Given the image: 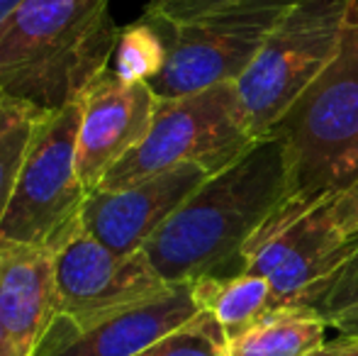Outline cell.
Returning a JSON list of instances; mask_svg holds the SVG:
<instances>
[{
    "label": "cell",
    "instance_id": "1",
    "mask_svg": "<svg viewBox=\"0 0 358 356\" xmlns=\"http://www.w3.org/2000/svg\"><path fill=\"white\" fill-rule=\"evenodd\" d=\"M287 193L285 147L275 134H266L205 180L142 252L169 285L239 276L249 244L283 208Z\"/></svg>",
    "mask_w": 358,
    "mask_h": 356
},
{
    "label": "cell",
    "instance_id": "2",
    "mask_svg": "<svg viewBox=\"0 0 358 356\" xmlns=\"http://www.w3.org/2000/svg\"><path fill=\"white\" fill-rule=\"evenodd\" d=\"M117 39L110 0H24L0 24V98L39 115L80 103Z\"/></svg>",
    "mask_w": 358,
    "mask_h": 356
},
{
    "label": "cell",
    "instance_id": "3",
    "mask_svg": "<svg viewBox=\"0 0 358 356\" xmlns=\"http://www.w3.org/2000/svg\"><path fill=\"white\" fill-rule=\"evenodd\" d=\"M268 134L283 142L290 173L285 205L254 237L246 254L264 239L290 227L358 183V8L336 59L290 105Z\"/></svg>",
    "mask_w": 358,
    "mask_h": 356
},
{
    "label": "cell",
    "instance_id": "4",
    "mask_svg": "<svg viewBox=\"0 0 358 356\" xmlns=\"http://www.w3.org/2000/svg\"><path fill=\"white\" fill-rule=\"evenodd\" d=\"M254 142L236 83H220L183 98H159L146 137L95 190L127 188L180 164H200L217 173Z\"/></svg>",
    "mask_w": 358,
    "mask_h": 356
},
{
    "label": "cell",
    "instance_id": "5",
    "mask_svg": "<svg viewBox=\"0 0 358 356\" xmlns=\"http://www.w3.org/2000/svg\"><path fill=\"white\" fill-rule=\"evenodd\" d=\"M356 0H297L236 81L246 122L266 137L341 52Z\"/></svg>",
    "mask_w": 358,
    "mask_h": 356
},
{
    "label": "cell",
    "instance_id": "6",
    "mask_svg": "<svg viewBox=\"0 0 358 356\" xmlns=\"http://www.w3.org/2000/svg\"><path fill=\"white\" fill-rule=\"evenodd\" d=\"M78 127L80 103L37 122L0 220V244L57 254L83 229L80 215L88 190L76 166Z\"/></svg>",
    "mask_w": 358,
    "mask_h": 356
},
{
    "label": "cell",
    "instance_id": "7",
    "mask_svg": "<svg viewBox=\"0 0 358 356\" xmlns=\"http://www.w3.org/2000/svg\"><path fill=\"white\" fill-rule=\"evenodd\" d=\"M297 0H236L185 22L142 17L166 44V64L149 81L156 98H183L220 83H236Z\"/></svg>",
    "mask_w": 358,
    "mask_h": 356
},
{
    "label": "cell",
    "instance_id": "8",
    "mask_svg": "<svg viewBox=\"0 0 358 356\" xmlns=\"http://www.w3.org/2000/svg\"><path fill=\"white\" fill-rule=\"evenodd\" d=\"M200 313L195 283H173L88 318L57 315L32 356H137Z\"/></svg>",
    "mask_w": 358,
    "mask_h": 356
},
{
    "label": "cell",
    "instance_id": "9",
    "mask_svg": "<svg viewBox=\"0 0 358 356\" xmlns=\"http://www.w3.org/2000/svg\"><path fill=\"white\" fill-rule=\"evenodd\" d=\"M57 315L88 318L164 290L144 252L117 254L80 229L54 254ZM54 315V318H57Z\"/></svg>",
    "mask_w": 358,
    "mask_h": 356
},
{
    "label": "cell",
    "instance_id": "10",
    "mask_svg": "<svg viewBox=\"0 0 358 356\" xmlns=\"http://www.w3.org/2000/svg\"><path fill=\"white\" fill-rule=\"evenodd\" d=\"M200 164H180L117 190H90L80 215L83 232L117 254H137L159 227L205 183Z\"/></svg>",
    "mask_w": 358,
    "mask_h": 356
},
{
    "label": "cell",
    "instance_id": "11",
    "mask_svg": "<svg viewBox=\"0 0 358 356\" xmlns=\"http://www.w3.org/2000/svg\"><path fill=\"white\" fill-rule=\"evenodd\" d=\"M156 103L149 83H124L113 69L80 98L76 166L88 193L146 137Z\"/></svg>",
    "mask_w": 358,
    "mask_h": 356
},
{
    "label": "cell",
    "instance_id": "12",
    "mask_svg": "<svg viewBox=\"0 0 358 356\" xmlns=\"http://www.w3.org/2000/svg\"><path fill=\"white\" fill-rule=\"evenodd\" d=\"M356 249L358 239L344 237L322 205L256 244L246 254V271L268 280L273 308H290L320 280L344 266Z\"/></svg>",
    "mask_w": 358,
    "mask_h": 356
},
{
    "label": "cell",
    "instance_id": "13",
    "mask_svg": "<svg viewBox=\"0 0 358 356\" xmlns=\"http://www.w3.org/2000/svg\"><path fill=\"white\" fill-rule=\"evenodd\" d=\"M54 315V254L0 244V325L15 354L32 356Z\"/></svg>",
    "mask_w": 358,
    "mask_h": 356
},
{
    "label": "cell",
    "instance_id": "14",
    "mask_svg": "<svg viewBox=\"0 0 358 356\" xmlns=\"http://www.w3.org/2000/svg\"><path fill=\"white\" fill-rule=\"evenodd\" d=\"M327 327L307 308H273L229 344V356H312L327 344Z\"/></svg>",
    "mask_w": 358,
    "mask_h": 356
},
{
    "label": "cell",
    "instance_id": "15",
    "mask_svg": "<svg viewBox=\"0 0 358 356\" xmlns=\"http://www.w3.org/2000/svg\"><path fill=\"white\" fill-rule=\"evenodd\" d=\"M195 295L200 300V308L217 320L227 344L249 332L273 308L268 280L249 271L231 278L195 280Z\"/></svg>",
    "mask_w": 358,
    "mask_h": 356
},
{
    "label": "cell",
    "instance_id": "16",
    "mask_svg": "<svg viewBox=\"0 0 358 356\" xmlns=\"http://www.w3.org/2000/svg\"><path fill=\"white\" fill-rule=\"evenodd\" d=\"M166 64V44L151 22L139 17L137 22L120 27V39L113 57V73L124 83H149L161 73Z\"/></svg>",
    "mask_w": 358,
    "mask_h": 356
},
{
    "label": "cell",
    "instance_id": "17",
    "mask_svg": "<svg viewBox=\"0 0 358 356\" xmlns=\"http://www.w3.org/2000/svg\"><path fill=\"white\" fill-rule=\"evenodd\" d=\"M44 115L0 98V220L13 198L34 127Z\"/></svg>",
    "mask_w": 358,
    "mask_h": 356
},
{
    "label": "cell",
    "instance_id": "18",
    "mask_svg": "<svg viewBox=\"0 0 358 356\" xmlns=\"http://www.w3.org/2000/svg\"><path fill=\"white\" fill-rule=\"evenodd\" d=\"M137 356H229V344L217 320L203 310L195 320Z\"/></svg>",
    "mask_w": 358,
    "mask_h": 356
},
{
    "label": "cell",
    "instance_id": "19",
    "mask_svg": "<svg viewBox=\"0 0 358 356\" xmlns=\"http://www.w3.org/2000/svg\"><path fill=\"white\" fill-rule=\"evenodd\" d=\"M356 303H358V249L344 266H339L331 276L320 280L315 288L307 290L295 303V308H307L329 322L334 315L344 313L346 308H351Z\"/></svg>",
    "mask_w": 358,
    "mask_h": 356
},
{
    "label": "cell",
    "instance_id": "20",
    "mask_svg": "<svg viewBox=\"0 0 358 356\" xmlns=\"http://www.w3.org/2000/svg\"><path fill=\"white\" fill-rule=\"evenodd\" d=\"M231 3H236V0H151L144 13L173 20V22H185V20H195L215 13V10H222Z\"/></svg>",
    "mask_w": 358,
    "mask_h": 356
},
{
    "label": "cell",
    "instance_id": "21",
    "mask_svg": "<svg viewBox=\"0 0 358 356\" xmlns=\"http://www.w3.org/2000/svg\"><path fill=\"white\" fill-rule=\"evenodd\" d=\"M329 213L331 222L336 225L344 237L358 239V183L351 190H346L341 198H336L334 203L324 205Z\"/></svg>",
    "mask_w": 358,
    "mask_h": 356
},
{
    "label": "cell",
    "instance_id": "22",
    "mask_svg": "<svg viewBox=\"0 0 358 356\" xmlns=\"http://www.w3.org/2000/svg\"><path fill=\"white\" fill-rule=\"evenodd\" d=\"M327 325H329V327H334L336 332H339V337L358 339V303L351 305V308H346L344 313L334 315V318H331Z\"/></svg>",
    "mask_w": 358,
    "mask_h": 356
},
{
    "label": "cell",
    "instance_id": "23",
    "mask_svg": "<svg viewBox=\"0 0 358 356\" xmlns=\"http://www.w3.org/2000/svg\"><path fill=\"white\" fill-rule=\"evenodd\" d=\"M312 356H358V339L339 337L334 344H324L320 352H315Z\"/></svg>",
    "mask_w": 358,
    "mask_h": 356
},
{
    "label": "cell",
    "instance_id": "24",
    "mask_svg": "<svg viewBox=\"0 0 358 356\" xmlns=\"http://www.w3.org/2000/svg\"><path fill=\"white\" fill-rule=\"evenodd\" d=\"M22 3H24V0H0V24H3L5 20H8Z\"/></svg>",
    "mask_w": 358,
    "mask_h": 356
},
{
    "label": "cell",
    "instance_id": "25",
    "mask_svg": "<svg viewBox=\"0 0 358 356\" xmlns=\"http://www.w3.org/2000/svg\"><path fill=\"white\" fill-rule=\"evenodd\" d=\"M0 356H17V354H15V349H13V344H10L8 334H5L3 325H0Z\"/></svg>",
    "mask_w": 358,
    "mask_h": 356
},
{
    "label": "cell",
    "instance_id": "26",
    "mask_svg": "<svg viewBox=\"0 0 358 356\" xmlns=\"http://www.w3.org/2000/svg\"><path fill=\"white\" fill-rule=\"evenodd\" d=\"M356 8H358V0H356Z\"/></svg>",
    "mask_w": 358,
    "mask_h": 356
}]
</instances>
